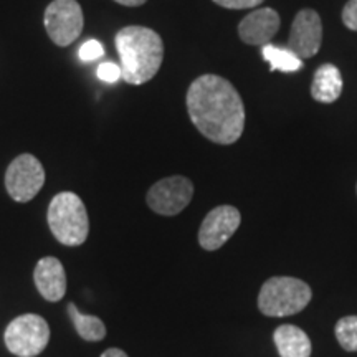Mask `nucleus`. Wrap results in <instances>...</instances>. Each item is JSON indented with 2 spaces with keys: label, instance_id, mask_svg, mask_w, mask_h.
I'll return each instance as SVG.
<instances>
[{
  "label": "nucleus",
  "instance_id": "nucleus-1",
  "mask_svg": "<svg viewBox=\"0 0 357 357\" xmlns=\"http://www.w3.org/2000/svg\"><path fill=\"white\" fill-rule=\"evenodd\" d=\"M190 121L215 144H234L245 128V106L234 84L217 75H202L187 91Z\"/></svg>",
  "mask_w": 357,
  "mask_h": 357
},
{
  "label": "nucleus",
  "instance_id": "nucleus-2",
  "mask_svg": "<svg viewBox=\"0 0 357 357\" xmlns=\"http://www.w3.org/2000/svg\"><path fill=\"white\" fill-rule=\"evenodd\" d=\"M116 48L121 58V77L129 84L151 82L162 65V38L147 26H124L116 35Z\"/></svg>",
  "mask_w": 357,
  "mask_h": 357
},
{
  "label": "nucleus",
  "instance_id": "nucleus-3",
  "mask_svg": "<svg viewBox=\"0 0 357 357\" xmlns=\"http://www.w3.org/2000/svg\"><path fill=\"white\" fill-rule=\"evenodd\" d=\"M48 227L61 245L78 247L86 242L89 218L83 200L73 192H60L48 207Z\"/></svg>",
  "mask_w": 357,
  "mask_h": 357
},
{
  "label": "nucleus",
  "instance_id": "nucleus-4",
  "mask_svg": "<svg viewBox=\"0 0 357 357\" xmlns=\"http://www.w3.org/2000/svg\"><path fill=\"white\" fill-rule=\"evenodd\" d=\"M312 291L305 281L291 276H273L265 281L258 294V307L270 318H284L305 310Z\"/></svg>",
  "mask_w": 357,
  "mask_h": 357
},
{
  "label": "nucleus",
  "instance_id": "nucleus-5",
  "mask_svg": "<svg viewBox=\"0 0 357 357\" xmlns=\"http://www.w3.org/2000/svg\"><path fill=\"white\" fill-rule=\"evenodd\" d=\"M3 341L17 357H35L48 346L50 326L38 314H22L7 326Z\"/></svg>",
  "mask_w": 357,
  "mask_h": 357
},
{
  "label": "nucleus",
  "instance_id": "nucleus-6",
  "mask_svg": "<svg viewBox=\"0 0 357 357\" xmlns=\"http://www.w3.org/2000/svg\"><path fill=\"white\" fill-rule=\"evenodd\" d=\"M45 184V169L32 154H22L7 167L6 189L15 202H30Z\"/></svg>",
  "mask_w": 357,
  "mask_h": 357
},
{
  "label": "nucleus",
  "instance_id": "nucleus-7",
  "mask_svg": "<svg viewBox=\"0 0 357 357\" xmlns=\"http://www.w3.org/2000/svg\"><path fill=\"white\" fill-rule=\"evenodd\" d=\"M43 22L48 37L58 47H68L83 32V12L77 0H53Z\"/></svg>",
  "mask_w": 357,
  "mask_h": 357
},
{
  "label": "nucleus",
  "instance_id": "nucleus-8",
  "mask_svg": "<svg viewBox=\"0 0 357 357\" xmlns=\"http://www.w3.org/2000/svg\"><path fill=\"white\" fill-rule=\"evenodd\" d=\"M194 197V184L184 176L166 177L155 182L147 192L146 200L151 211L172 217L181 213Z\"/></svg>",
  "mask_w": 357,
  "mask_h": 357
},
{
  "label": "nucleus",
  "instance_id": "nucleus-9",
  "mask_svg": "<svg viewBox=\"0 0 357 357\" xmlns=\"http://www.w3.org/2000/svg\"><path fill=\"white\" fill-rule=\"evenodd\" d=\"M242 215L231 205H220L207 213L199 230V243L207 252H215L223 247L231 235L238 230Z\"/></svg>",
  "mask_w": 357,
  "mask_h": 357
},
{
  "label": "nucleus",
  "instance_id": "nucleus-10",
  "mask_svg": "<svg viewBox=\"0 0 357 357\" xmlns=\"http://www.w3.org/2000/svg\"><path fill=\"white\" fill-rule=\"evenodd\" d=\"M321 42H323V25L318 12L303 8L293 20L288 48L298 58L306 60L319 52Z\"/></svg>",
  "mask_w": 357,
  "mask_h": 357
},
{
  "label": "nucleus",
  "instance_id": "nucleus-11",
  "mask_svg": "<svg viewBox=\"0 0 357 357\" xmlns=\"http://www.w3.org/2000/svg\"><path fill=\"white\" fill-rule=\"evenodd\" d=\"M280 30V15L273 8H258L248 13L238 25V35L245 43L263 47Z\"/></svg>",
  "mask_w": 357,
  "mask_h": 357
},
{
  "label": "nucleus",
  "instance_id": "nucleus-12",
  "mask_svg": "<svg viewBox=\"0 0 357 357\" xmlns=\"http://www.w3.org/2000/svg\"><path fill=\"white\" fill-rule=\"evenodd\" d=\"M35 287L47 301H60L66 293L65 266L55 257H45L33 271Z\"/></svg>",
  "mask_w": 357,
  "mask_h": 357
},
{
  "label": "nucleus",
  "instance_id": "nucleus-13",
  "mask_svg": "<svg viewBox=\"0 0 357 357\" xmlns=\"http://www.w3.org/2000/svg\"><path fill=\"white\" fill-rule=\"evenodd\" d=\"M275 346L281 357H311V341L298 326L283 324L275 329Z\"/></svg>",
  "mask_w": 357,
  "mask_h": 357
},
{
  "label": "nucleus",
  "instance_id": "nucleus-14",
  "mask_svg": "<svg viewBox=\"0 0 357 357\" xmlns=\"http://www.w3.org/2000/svg\"><path fill=\"white\" fill-rule=\"evenodd\" d=\"M342 77L341 71L331 63H326L316 70L311 84V95L316 101L331 105L341 96Z\"/></svg>",
  "mask_w": 357,
  "mask_h": 357
},
{
  "label": "nucleus",
  "instance_id": "nucleus-15",
  "mask_svg": "<svg viewBox=\"0 0 357 357\" xmlns=\"http://www.w3.org/2000/svg\"><path fill=\"white\" fill-rule=\"evenodd\" d=\"M68 316H70L71 323H73V326H75V329H77L78 336L83 337L84 341L96 342V341H101V339L106 337L105 323H102L98 316L83 314L75 303H70L68 305Z\"/></svg>",
  "mask_w": 357,
  "mask_h": 357
},
{
  "label": "nucleus",
  "instance_id": "nucleus-16",
  "mask_svg": "<svg viewBox=\"0 0 357 357\" xmlns=\"http://www.w3.org/2000/svg\"><path fill=\"white\" fill-rule=\"evenodd\" d=\"M261 56L270 63L271 71H283V73H293L301 70L303 60L298 58L289 48L276 47V45H263Z\"/></svg>",
  "mask_w": 357,
  "mask_h": 357
},
{
  "label": "nucleus",
  "instance_id": "nucleus-17",
  "mask_svg": "<svg viewBox=\"0 0 357 357\" xmlns=\"http://www.w3.org/2000/svg\"><path fill=\"white\" fill-rule=\"evenodd\" d=\"M337 342L344 351H357V316H344L336 323L334 328Z\"/></svg>",
  "mask_w": 357,
  "mask_h": 357
},
{
  "label": "nucleus",
  "instance_id": "nucleus-18",
  "mask_svg": "<svg viewBox=\"0 0 357 357\" xmlns=\"http://www.w3.org/2000/svg\"><path fill=\"white\" fill-rule=\"evenodd\" d=\"M102 55H105V47H102L98 40H88V42H84L78 50L79 60L84 61V63H88V61H95Z\"/></svg>",
  "mask_w": 357,
  "mask_h": 357
},
{
  "label": "nucleus",
  "instance_id": "nucleus-19",
  "mask_svg": "<svg viewBox=\"0 0 357 357\" xmlns=\"http://www.w3.org/2000/svg\"><path fill=\"white\" fill-rule=\"evenodd\" d=\"M98 78L101 79V82H106V83H116L121 77V66L116 65V63H111V61H106V63H101L98 66Z\"/></svg>",
  "mask_w": 357,
  "mask_h": 357
},
{
  "label": "nucleus",
  "instance_id": "nucleus-20",
  "mask_svg": "<svg viewBox=\"0 0 357 357\" xmlns=\"http://www.w3.org/2000/svg\"><path fill=\"white\" fill-rule=\"evenodd\" d=\"M213 2L223 8H230V10H243V8L258 7L263 0H213Z\"/></svg>",
  "mask_w": 357,
  "mask_h": 357
},
{
  "label": "nucleus",
  "instance_id": "nucleus-21",
  "mask_svg": "<svg viewBox=\"0 0 357 357\" xmlns=\"http://www.w3.org/2000/svg\"><path fill=\"white\" fill-rule=\"evenodd\" d=\"M342 22L347 29L357 32V0H349L342 10Z\"/></svg>",
  "mask_w": 357,
  "mask_h": 357
},
{
  "label": "nucleus",
  "instance_id": "nucleus-22",
  "mask_svg": "<svg viewBox=\"0 0 357 357\" xmlns=\"http://www.w3.org/2000/svg\"><path fill=\"white\" fill-rule=\"evenodd\" d=\"M101 357H128V354L124 351L118 349V347H111V349L102 352Z\"/></svg>",
  "mask_w": 357,
  "mask_h": 357
},
{
  "label": "nucleus",
  "instance_id": "nucleus-23",
  "mask_svg": "<svg viewBox=\"0 0 357 357\" xmlns=\"http://www.w3.org/2000/svg\"><path fill=\"white\" fill-rule=\"evenodd\" d=\"M114 2L121 3V6H126V7H139L142 3H146L147 0H114Z\"/></svg>",
  "mask_w": 357,
  "mask_h": 357
}]
</instances>
